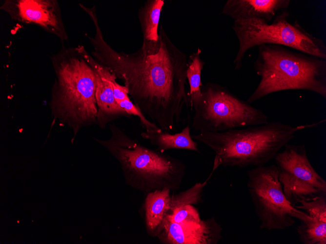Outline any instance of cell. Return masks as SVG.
Masks as SVG:
<instances>
[{
  "label": "cell",
  "mask_w": 326,
  "mask_h": 244,
  "mask_svg": "<svg viewBox=\"0 0 326 244\" xmlns=\"http://www.w3.org/2000/svg\"><path fill=\"white\" fill-rule=\"evenodd\" d=\"M93 37L86 34L92 57L124 83L133 103L162 130L172 132L188 108V57L171 41L161 24L157 41L143 40L133 53L118 52L104 40L99 21Z\"/></svg>",
  "instance_id": "6da1fadb"
},
{
  "label": "cell",
  "mask_w": 326,
  "mask_h": 244,
  "mask_svg": "<svg viewBox=\"0 0 326 244\" xmlns=\"http://www.w3.org/2000/svg\"><path fill=\"white\" fill-rule=\"evenodd\" d=\"M55 78L49 106L52 126H68L73 131V144L82 128L96 124L98 108L95 71L78 47L62 45L51 56Z\"/></svg>",
  "instance_id": "7a4b0ae2"
},
{
  "label": "cell",
  "mask_w": 326,
  "mask_h": 244,
  "mask_svg": "<svg viewBox=\"0 0 326 244\" xmlns=\"http://www.w3.org/2000/svg\"><path fill=\"white\" fill-rule=\"evenodd\" d=\"M325 121L323 120L297 126L270 122L222 132L200 131L191 137L214 152L211 171L213 173L220 166L241 168L265 166L274 159L297 132L317 127Z\"/></svg>",
  "instance_id": "3957f363"
},
{
  "label": "cell",
  "mask_w": 326,
  "mask_h": 244,
  "mask_svg": "<svg viewBox=\"0 0 326 244\" xmlns=\"http://www.w3.org/2000/svg\"><path fill=\"white\" fill-rule=\"evenodd\" d=\"M109 128V139L93 138L117 160L128 186L146 194L164 188L171 191L180 188L186 170L182 160L144 146L112 122Z\"/></svg>",
  "instance_id": "277c9868"
},
{
  "label": "cell",
  "mask_w": 326,
  "mask_h": 244,
  "mask_svg": "<svg viewBox=\"0 0 326 244\" xmlns=\"http://www.w3.org/2000/svg\"><path fill=\"white\" fill-rule=\"evenodd\" d=\"M258 47L253 67L261 79L247 102L289 90L312 91L326 98V59L282 45Z\"/></svg>",
  "instance_id": "5b68a950"
},
{
  "label": "cell",
  "mask_w": 326,
  "mask_h": 244,
  "mask_svg": "<svg viewBox=\"0 0 326 244\" xmlns=\"http://www.w3.org/2000/svg\"><path fill=\"white\" fill-rule=\"evenodd\" d=\"M289 13L284 11L270 23L257 19L235 20L232 29L238 38L239 47L233 61L235 69H240L245 54L250 48L263 44H274L326 59L324 41L306 31L295 20H288Z\"/></svg>",
  "instance_id": "8992f818"
},
{
  "label": "cell",
  "mask_w": 326,
  "mask_h": 244,
  "mask_svg": "<svg viewBox=\"0 0 326 244\" xmlns=\"http://www.w3.org/2000/svg\"><path fill=\"white\" fill-rule=\"evenodd\" d=\"M192 128L197 131L222 132L266 124L268 116L219 84L207 82L194 108Z\"/></svg>",
  "instance_id": "52a82bcc"
},
{
  "label": "cell",
  "mask_w": 326,
  "mask_h": 244,
  "mask_svg": "<svg viewBox=\"0 0 326 244\" xmlns=\"http://www.w3.org/2000/svg\"><path fill=\"white\" fill-rule=\"evenodd\" d=\"M246 174L248 191L261 229L285 230L293 226L294 219L301 221L308 217L287 200L275 164L255 167Z\"/></svg>",
  "instance_id": "ba28073f"
},
{
  "label": "cell",
  "mask_w": 326,
  "mask_h": 244,
  "mask_svg": "<svg viewBox=\"0 0 326 244\" xmlns=\"http://www.w3.org/2000/svg\"><path fill=\"white\" fill-rule=\"evenodd\" d=\"M274 159L287 200L293 205L326 196V181L315 170L304 145L286 144Z\"/></svg>",
  "instance_id": "9c48e42d"
},
{
  "label": "cell",
  "mask_w": 326,
  "mask_h": 244,
  "mask_svg": "<svg viewBox=\"0 0 326 244\" xmlns=\"http://www.w3.org/2000/svg\"><path fill=\"white\" fill-rule=\"evenodd\" d=\"M0 9L12 20L38 26L62 43L68 38L57 0H4Z\"/></svg>",
  "instance_id": "30bf717a"
},
{
  "label": "cell",
  "mask_w": 326,
  "mask_h": 244,
  "mask_svg": "<svg viewBox=\"0 0 326 244\" xmlns=\"http://www.w3.org/2000/svg\"><path fill=\"white\" fill-rule=\"evenodd\" d=\"M222 231L214 217L196 225H182L163 218L153 237L163 244H217Z\"/></svg>",
  "instance_id": "8fae6325"
},
{
  "label": "cell",
  "mask_w": 326,
  "mask_h": 244,
  "mask_svg": "<svg viewBox=\"0 0 326 244\" xmlns=\"http://www.w3.org/2000/svg\"><path fill=\"white\" fill-rule=\"evenodd\" d=\"M85 58L94 69L96 77V99L98 112L97 125L103 129L109 124L122 117L131 118L117 103L108 75L109 71L98 63L83 45L78 46Z\"/></svg>",
  "instance_id": "7c38bea8"
},
{
  "label": "cell",
  "mask_w": 326,
  "mask_h": 244,
  "mask_svg": "<svg viewBox=\"0 0 326 244\" xmlns=\"http://www.w3.org/2000/svg\"><path fill=\"white\" fill-rule=\"evenodd\" d=\"M309 216L296 228L303 244H326V196L302 201L294 206Z\"/></svg>",
  "instance_id": "4fadbf2b"
},
{
  "label": "cell",
  "mask_w": 326,
  "mask_h": 244,
  "mask_svg": "<svg viewBox=\"0 0 326 244\" xmlns=\"http://www.w3.org/2000/svg\"><path fill=\"white\" fill-rule=\"evenodd\" d=\"M290 0H228L222 13L235 20L257 19L270 23L287 11Z\"/></svg>",
  "instance_id": "5bb4252c"
},
{
  "label": "cell",
  "mask_w": 326,
  "mask_h": 244,
  "mask_svg": "<svg viewBox=\"0 0 326 244\" xmlns=\"http://www.w3.org/2000/svg\"><path fill=\"white\" fill-rule=\"evenodd\" d=\"M170 192L164 188L146 194L143 204L144 225L147 234L152 237L170 208Z\"/></svg>",
  "instance_id": "9a60e30c"
},
{
  "label": "cell",
  "mask_w": 326,
  "mask_h": 244,
  "mask_svg": "<svg viewBox=\"0 0 326 244\" xmlns=\"http://www.w3.org/2000/svg\"><path fill=\"white\" fill-rule=\"evenodd\" d=\"M143 138L157 147L156 150L161 152L172 149L187 150L199 152L198 143L191 137L190 128L187 125L181 132L174 134L161 130L158 132H142Z\"/></svg>",
  "instance_id": "2e32d148"
},
{
  "label": "cell",
  "mask_w": 326,
  "mask_h": 244,
  "mask_svg": "<svg viewBox=\"0 0 326 244\" xmlns=\"http://www.w3.org/2000/svg\"><path fill=\"white\" fill-rule=\"evenodd\" d=\"M164 5L163 0H147L138 11L143 40L157 41L159 37V21Z\"/></svg>",
  "instance_id": "e0dca14e"
},
{
  "label": "cell",
  "mask_w": 326,
  "mask_h": 244,
  "mask_svg": "<svg viewBox=\"0 0 326 244\" xmlns=\"http://www.w3.org/2000/svg\"><path fill=\"white\" fill-rule=\"evenodd\" d=\"M202 50L198 48L189 57L186 71V78L189 85L187 92L188 105L194 108L199 102L202 95V71L204 64L200 56Z\"/></svg>",
  "instance_id": "ac0fdd59"
},
{
  "label": "cell",
  "mask_w": 326,
  "mask_h": 244,
  "mask_svg": "<svg viewBox=\"0 0 326 244\" xmlns=\"http://www.w3.org/2000/svg\"><path fill=\"white\" fill-rule=\"evenodd\" d=\"M163 218L182 225H196L201 221L198 210L192 205L170 208Z\"/></svg>",
  "instance_id": "d6986e66"
}]
</instances>
